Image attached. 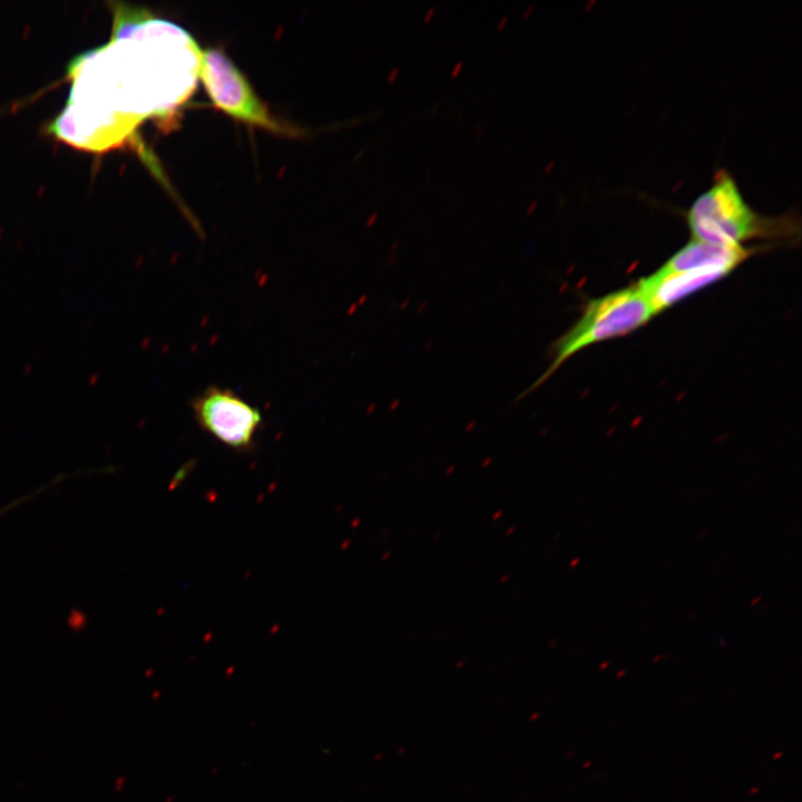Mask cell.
<instances>
[{
  "label": "cell",
  "instance_id": "6da1fadb",
  "mask_svg": "<svg viewBox=\"0 0 802 802\" xmlns=\"http://www.w3.org/2000/svg\"><path fill=\"white\" fill-rule=\"evenodd\" d=\"M111 41L72 63L68 118L96 136L127 138L193 91L200 48L183 28L145 9L117 4Z\"/></svg>",
  "mask_w": 802,
  "mask_h": 802
},
{
  "label": "cell",
  "instance_id": "7a4b0ae2",
  "mask_svg": "<svg viewBox=\"0 0 802 802\" xmlns=\"http://www.w3.org/2000/svg\"><path fill=\"white\" fill-rule=\"evenodd\" d=\"M686 221L693 238L733 247H744V243L753 239L792 241L800 231L792 214L767 217L755 212L724 169L694 200Z\"/></svg>",
  "mask_w": 802,
  "mask_h": 802
},
{
  "label": "cell",
  "instance_id": "3957f363",
  "mask_svg": "<svg viewBox=\"0 0 802 802\" xmlns=\"http://www.w3.org/2000/svg\"><path fill=\"white\" fill-rule=\"evenodd\" d=\"M654 315L652 304L637 283L589 300L580 317L552 343V361L548 369L520 398L541 385L579 351L625 336L644 326Z\"/></svg>",
  "mask_w": 802,
  "mask_h": 802
},
{
  "label": "cell",
  "instance_id": "277c9868",
  "mask_svg": "<svg viewBox=\"0 0 802 802\" xmlns=\"http://www.w3.org/2000/svg\"><path fill=\"white\" fill-rule=\"evenodd\" d=\"M197 78L213 104L228 116L274 134H299L268 111L248 80L223 51L215 48L200 51Z\"/></svg>",
  "mask_w": 802,
  "mask_h": 802
},
{
  "label": "cell",
  "instance_id": "5b68a950",
  "mask_svg": "<svg viewBox=\"0 0 802 802\" xmlns=\"http://www.w3.org/2000/svg\"><path fill=\"white\" fill-rule=\"evenodd\" d=\"M198 426L225 446L248 450L261 428L263 418L229 389L208 387L190 402Z\"/></svg>",
  "mask_w": 802,
  "mask_h": 802
},
{
  "label": "cell",
  "instance_id": "8992f818",
  "mask_svg": "<svg viewBox=\"0 0 802 802\" xmlns=\"http://www.w3.org/2000/svg\"><path fill=\"white\" fill-rule=\"evenodd\" d=\"M399 71H400V69L398 67H394L390 70L389 76H388L389 84H392L395 80V78L399 75Z\"/></svg>",
  "mask_w": 802,
  "mask_h": 802
},
{
  "label": "cell",
  "instance_id": "52a82bcc",
  "mask_svg": "<svg viewBox=\"0 0 802 802\" xmlns=\"http://www.w3.org/2000/svg\"><path fill=\"white\" fill-rule=\"evenodd\" d=\"M462 67H463L462 61H458L451 70V77L452 78L457 77L459 75V72L461 71Z\"/></svg>",
  "mask_w": 802,
  "mask_h": 802
},
{
  "label": "cell",
  "instance_id": "ba28073f",
  "mask_svg": "<svg viewBox=\"0 0 802 802\" xmlns=\"http://www.w3.org/2000/svg\"><path fill=\"white\" fill-rule=\"evenodd\" d=\"M473 133H475V137H476L477 139L481 138L482 135H483V133H485L483 125H482V124H478V125L475 127Z\"/></svg>",
  "mask_w": 802,
  "mask_h": 802
},
{
  "label": "cell",
  "instance_id": "9c48e42d",
  "mask_svg": "<svg viewBox=\"0 0 802 802\" xmlns=\"http://www.w3.org/2000/svg\"><path fill=\"white\" fill-rule=\"evenodd\" d=\"M434 12H436V8H434V7H430V8L428 9V11L426 12V14H424V19H423L424 22H429V21L431 20V18L433 17Z\"/></svg>",
  "mask_w": 802,
  "mask_h": 802
},
{
  "label": "cell",
  "instance_id": "30bf717a",
  "mask_svg": "<svg viewBox=\"0 0 802 802\" xmlns=\"http://www.w3.org/2000/svg\"><path fill=\"white\" fill-rule=\"evenodd\" d=\"M509 17L507 14L502 16L497 25V29L501 30L507 25Z\"/></svg>",
  "mask_w": 802,
  "mask_h": 802
},
{
  "label": "cell",
  "instance_id": "8fae6325",
  "mask_svg": "<svg viewBox=\"0 0 802 802\" xmlns=\"http://www.w3.org/2000/svg\"><path fill=\"white\" fill-rule=\"evenodd\" d=\"M532 9H534V6H532V4H530V6H528L527 8H525V10H524V12H522V18H524V19H527V18L529 17V14L531 13Z\"/></svg>",
  "mask_w": 802,
  "mask_h": 802
},
{
  "label": "cell",
  "instance_id": "7c38bea8",
  "mask_svg": "<svg viewBox=\"0 0 802 802\" xmlns=\"http://www.w3.org/2000/svg\"><path fill=\"white\" fill-rule=\"evenodd\" d=\"M536 206H537V202H532V203L529 205V207L527 208V212H528V213H531V212L536 208Z\"/></svg>",
  "mask_w": 802,
  "mask_h": 802
},
{
  "label": "cell",
  "instance_id": "4fadbf2b",
  "mask_svg": "<svg viewBox=\"0 0 802 802\" xmlns=\"http://www.w3.org/2000/svg\"><path fill=\"white\" fill-rule=\"evenodd\" d=\"M438 107H439V104L434 105V106H433V109L431 110V113H433L436 109H438Z\"/></svg>",
  "mask_w": 802,
  "mask_h": 802
}]
</instances>
